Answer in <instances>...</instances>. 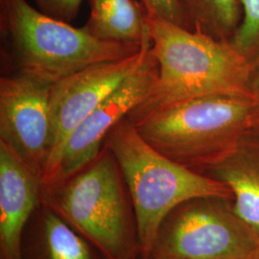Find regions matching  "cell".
Wrapping results in <instances>:
<instances>
[{"mask_svg":"<svg viewBox=\"0 0 259 259\" xmlns=\"http://www.w3.org/2000/svg\"><path fill=\"white\" fill-rule=\"evenodd\" d=\"M250 89L252 95L259 101V55L251 64Z\"/></svg>","mask_w":259,"mask_h":259,"instance_id":"obj_18","label":"cell"},{"mask_svg":"<svg viewBox=\"0 0 259 259\" xmlns=\"http://www.w3.org/2000/svg\"><path fill=\"white\" fill-rule=\"evenodd\" d=\"M187 29L231 41L240 26V0H183Z\"/></svg>","mask_w":259,"mask_h":259,"instance_id":"obj_14","label":"cell"},{"mask_svg":"<svg viewBox=\"0 0 259 259\" xmlns=\"http://www.w3.org/2000/svg\"><path fill=\"white\" fill-rule=\"evenodd\" d=\"M250 259H259V249L255 251V253L251 256V258Z\"/></svg>","mask_w":259,"mask_h":259,"instance_id":"obj_19","label":"cell"},{"mask_svg":"<svg viewBox=\"0 0 259 259\" xmlns=\"http://www.w3.org/2000/svg\"><path fill=\"white\" fill-rule=\"evenodd\" d=\"M157 76V63L151 53L148 62L121 83L70 135L55 177L48 185L74 175L94 160L111 130L148 96Z\"/></svg>","mask_w":259,"mask_h":259,"instance_id":"obj_9","label":"cell"},{"mask_svg":"<svg viewBox=\"0 0 259 259\" xmlns=\"http://www.w3.org/2000/svg\"><path fill=\"white\" fill-rule=\"evenodd\" d=\"M242 20L231 42L250 64L259 55V0H240Z\"/></svg>","mask_w":259,"mask_h":259,"instance_id":"obj_15","label":"cell"},{"mask_svg":"<svg viewBox=\"0 0 259 259\" xmlns=\"http://www.w3.org/2000/svg\"><path fill=\"white\" fill-rule=\"evenodd\" d=\"M104 145L115 157L134 204L140 259H148L158 229L178 204L192 198H232L227 185L165 157L143 139L128 117L118 122Z\"/></svg>","mask_w":259,"mask_h":259,"instance_id":"obj_5","label":"cell"},{"mask_svg":"<svg viewBox=\"0 0 259 259\" xmlns=\"http://www.w3.org/2000/svg\"><path fill=\"white\" fill-rule=\"evenodd\" d=\"M259 237L232 198L203 196L178 204L161 223L148 259H250Z\"/></svg>","mask_w":259,"mask_h":259,"instance_id":"obj_6","label":"cell"},{"mask_svg":"<svg viewBox=\"0 0 259 259\" xmlns=\"http://www.w3.org/2000/svg\"><path fill=\"white\" fill-rule=\"evenodd\" d=\"M146 19L157 76L148 96L127 116L131 122L204 95L253 96L251 64L231 41L214 39L147 13Z\"/></svg>","mask_w":259,"mask_h":259,"instance_id":"obj_1","label":"cell"},{"mask_svg":"<svg viewBox=\"0 0 259 259\" xmlns=\"http://www.w3.org/2000/svg\"><path fill=\"white\" fill-rule=\"evenodd\" d=\"M41 190V178L0 141V259H21L23 233Z\"/></svg>","mask_w":259,"mask_h":259,"instance_id":"obj_10","label":"cell"},{"mask_svg":"<svg viewBox=\"0 0 259 259\" xmlns=\"http://www.w3.org/2000/svg\"><path fill=\"white\" fill-rule=\"evenodd\" d=\"M91 15L83 28L94 37L140 46L149 35L146 11L138 0H89Z\"/></svg>","mask_w":259,"mask_h":259,"instance_id":"obj_13","label":"cell"},{"mask_svg":"<svg viewBox=\"0 0 259 259\" xmlns=\"http://www.w3.org/2000/svg\"><path fill=\"white\" fill-rule=\"evenodd\" d=\"M132 123L159 153L202 174L259 130V101L243 94L204 95Z\"/></svg>","mask_w":259,"mask_h":259,"instance_id":"obj_2","label":"cell"},{"mask_svg":"<svg viewBox=\"0 0 259 259\" xmlns=\"http://www.w3.org/2000/svg\"><path fill=\"white\" fill-rule=\"evenodd\" d=\"M0 26L3 52L13 71L7 75L50 85L90 65L127 58L142 46L96 38L27 0H0Z\"/></svg>","mask_w":259,"mask_h":259,"instance_id":"obj_3","label":"cell"},{"mask_svg":"<svg viewBox=\"0 0 259 259\" xmlns=\"http://www.w3.org/2000/svg\"><path fill=\"white\" fill-rule=\"evenodd\" d=\"M21 259H106L47 204L40 202L21 242Z\"/></svg>","mask_w":259,"mask_h":259,"instance_id":"obj_12","label":"cell"},{"mask_svg":"<svg viewBox=\"0 0 259 259\" xmlns=\"http://www.w3.org/2000/svg\"><path fill=\"white\" fill-rule=\"evenodd\" d=\"M202 175L228 186L234 211L259 237V130Z\"/></svg>","mask_w":259,"mask_h":259,"instance_id":"obj_11","label":"cell"},{"mask_svg":"<svg viewBox=\"0 0 259 259\" xmlns=\"http://www.w3.org/2000/svg\"><path fill=\"white\" fill-rule=\"evenodd\" d=\"M38 10L48 16L70 22L77 17L83 0H34Z\"/></svg>","mask_w":259,"mask_h":259,"instance_id":"obj_17","label":"cell"},{"mask_svg":"<svg viewBox=\"0 0 259 259\" xmlns=\"http://www.w3.org/2000/svg\"><path fill=\"white\" fill-rule=\"evenodd\" d=\"M51 87L19 75L0 79V141L40 178L50 151Z\"/></svg>","mask_w":259,"mask_h":259,"instance_id":"obj_8","label":"cell"},{"mask_svg":"<svg viewBox=\"0 0 259 259\" xmlns=\"http://www.w3.org/2000/svg\"><path fill=\"white\" fill-rule=\"evenodd\" d=\"M146 13L187 29L183 0H140Z\"/></svg>","mask_w":259,"mask_h":259,"instance_id":"obj_16","label":"cell"},{"mask_svg":"<svg viewBox=\"0 0 259 259\" xmlns=\"http://www.w3.org/2000/svg\"><path fill=\"white\" fill-rule=\"evenodd\" d=\"M41 202L105 258L140 259L134 204L119 165L106 145L74 175L42 185Z\"/></svg>","mask_w":259,"mask_h":259,"instance_id":"obj_4","label":"cell"},{"mask_svg":"<svg viewBox=\"0 0 259 259\" xmlns=\"http://www.w3.org/2000/svg\"><path fill=\"white\" fill-rule=\"evenodd\" d=\"M150 35L139 51L127 58L90 65L51 87V141L42 185L55 177L67 139L74 130L131 75L148 62Z\"/></svg>","mask_w":259,"mask_h":259,"instance_id":"obj_7","label":"cell"}]
</instances>
